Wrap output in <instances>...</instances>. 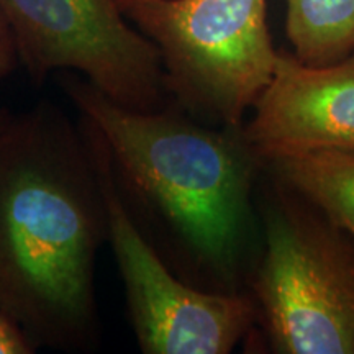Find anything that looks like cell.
<instances>
[{
    "mask_svg": "<svg viewBox=\"0 0 354 354\" xmlns=\"http://www.w3.org/2000/svg\"><path fill=\"white\" fill-rule=\"evenodd\" d=\"M263 167L354 238V154L331 149L281 154L266 159Z\"/></svg>",
    "mask_w": 354,
    "mask_h": 354,
    "instance_id": "ba28073f",
    "label": "cell"
},
{
    "mask_svg": "<svg viewBox=\"0 0 354 354\" xmlns=\"http://www.w3.org/2000/svg\"><path fill=\"white\" fill-rule=\"evenodd\" d=\"M107 212L84 128L51 100L0 128V312L37 349L97 338L95 259Z\"/></svg>",
    "mask_w": 354,
    "mask_h": 354,
    "instance_id": "6da1fadb",
    "label": "cell"
},
{
    "mask_svg": "<svg viewBox=\"0 0 354 354\" xmlns=\"http://www.w3.org/2000/svg\"><path fill=\"white\" fill-rule=\"evenodd\" d=\"M61 87L100 133L120 187L161 220L221 292H233L263 167L243 128L212 130L171 110L122 107L74 76H63Z\"/></svg>",
    "mask_w": 354,
    "mask_h": 354,
    "instance_id": "7a4b0ae2",
    "label": "cell"
},
{
    "mask_svg": "<svg viewBox=\"0 0 354 354\" xmlns=\"http://www.w3.org/2000/svg\"><path fill=\"white\" fill-rule=\"evenodd\" d=\"M37 351L24 331L0 312V354H33Z\"/></svg>",
    "mask_w": 354,
    "mask_h": 354,
    "instance_id": "30bf717a",
    "label": "cell"
},
{
    "mask_svg": "<svg viewBox=\"0 0 354 354\" xmlns=\"http://www.w3.org/2000/svg\"><path fill=\"white\" fill-rule=\"evenodd\" d=\"M0 12L35 84L76 71L122 107L161 109L167 91L159 53L117 0H0Z\"/></svg>",
    "mask_w": 354,
    "mask_h": 354,
    "instance_id": "8992f818",
    "label": "cell"
},
{
    "mask_svg": "<svg viewBox=\"0 0 354 354\" xmlns=\"http://www.w3.org/2000/svg\"><path fill=\"white\" fill-rule=\"evenodd\" d=\"M10 113H12V110H8L6 107H0V128H2L3 123L7 122V118L10 117Z\"/></svg>",
    "mask_w": 354,
    "mask_h": 354,
    "instance_id": "7c38bea8",
    "label": "cell"
},
{
    "mask_svg": "<svg viewBox=\"0 0 354 354\" xmlns=\"http://www.w3.org/2000/svg\"><path fill=\"white\" fill-rule=\"evenodd\" d=\"M107 212V241L145 354H228L258 322L253 299L198 290L174 276L133 218L100 133L81 117Z\"/></svg>",
    "mask_w": 354,
    "mask_h": 354,
    "instance_id": "5b68a950",
    "label": "cell"
},
{
    "mask_svg": "<svg viewBox=\"0 0 354 354\" xmlns=\"http://www.w3.org/2000/svg\"><path fill=\"white\" fill-rule=\"evenodd\" d=\"M253 109L243 133L261 162L315 149L354 154V53L312 68L279 51L271 82Z\"/></svg>",
    "mask_w": 354,
    "mask_h": 354,
    "instance_id": "52a82bcc",
    "label": "cell"
},
{
    "mask_svg": "<svg viewBox=\"0 0 354 354\" xmlns=\"http://www.w3.org/2000/svg\"><path fill=\"white\" fill-rule=\"evenodd\" d=\"M19 64V55H17L10 28H8L6 17L0 12V81L10 76L12 73H15Z\"/></svg>",
    "mask_w": 354,
    "mask_h": 354,
    "instance_id": "8fae6325",
    "label": "cell"
},
{
    "mask_svg": "<svg viewBox=\"0 0 354 354\" xmlns=\"http://www.w3.org/2000/svg\"><path fill=\"white\" fill-rule=\"evenodd\" d=\"M286 33L295 59L312 68L354 53V0H286Z\"/></svg>",
    "mask_w": 354,
    "mask_h": 354,
    "instance_id": "9c48e42d",
    "label": "cell"
},
{
    "mask_svg": "<svg viewBox=\"0 0 354 354\" xmlns=\"http://www.w3.org/2000/svg\"><path fill=\"white\" fill-rule=\"evenodd\" d=\"M263 210L253 292L279 354H354V238L277 183Z\"/></svg>",
    "mask_w": 354,
    "mask_h": 354,
    "instance_id": "3957f363",
    "label": "cell"
},
{
    "mask_svg": "<svg viewBox=\"0 0 354 354\" xmlns=\"http://www.w3.org/2000/svg\"><path fill=\"white\" fill-rule=\"evenodd\" d=\"M117 2H118V3H120V2H125V0H117Z\"/></svg>",
    "mask_w": 354,
    "mask_h": 354,
    "instance_id": "4fadbf2b",
    "label": "cell"
},
{
    "mask_svg": "<svg viewBox=\"0 0 354 354\" xmlns=\"http://www.w3.org/2000/svg\"><path fill=\"white\" fill-rule=\"evenodd\" d=\"M128 21L159 53L166 91L194 115L243 128L277 53L266 0H125Z\"/></svg>",
    "mask_w": 354,
    "mask_h": 354,
    "instance_id": "277c9868",
    "label": "cell"
}]
</instances>
